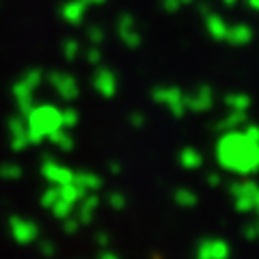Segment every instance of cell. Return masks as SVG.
<instances>
[{
	"instance_id": "1",
	"label": "cell",
	"mask_w": 259,
	"mask_h": 259,
	"mask_svg": "<svg viewBox=\"0 0 259 259\" xmlns=\"http://www.w3.org/2000/svg\"><path fill=\"white\" fill-rule=\"evenodd\" d=\"M221 166L238 175H250L259 168V127L246 125L244 130H227L216 145Z\"/></svg>"
},
{
	"instance_id": "2",
	"label": "cell",
	"mask_w": 259,
	"mask_h": 259,
	"mask_svg": "<svg viewBox=\"0 0 259 259\" xmlns=\"http://www.w3.org/2000/svg\"><path fill=\"white\" fill-rule=\"evenodd\" d=\"M26 125L30 134V143L50 139L56 130L65 127L63 123V110L54 106H32L26 112Z\"/></svg>"
},
{
	"instance_id": "3",
	"label": "cell",
	"mask_w": 259,
	"mask_h": 259,
	"mask_svg": "<svg viewBox=\"0 0 259 259\" xmlns=\"http://www.w3.org/2000/svg\"><path fill=\"white\" fill-rule=\"evenodd\" d=\"M231 197L238 212L259 214V186L255 182H242L231 186Z\"/></svg>"
},
{
	"instance_id": "4",
	"label": "cell",
	"mask_w": 259,
	"mask_h": 259,
	"mask_svg": "<svg viewBox=\"0 0 259 259\" xmlns=\"http://www.w3.org/2000/svg\"><path fill=\"white\" fill-rule=\"evenodd\" d=\"M39 80H41V74L35 69V71H28L26 76H24L18 87H15V97H18V106L20 110L26 115V112L35 106V102H32V95H35L37 91V84H39Z\"/></svg>"
},
{
	"instance_id": "5",
	"label": "cell",
	"mask_w": 259,
	"mask_h": 259,
	"mask_svg": "<svg viewBox=\"0 0 259 259\" xmlns=\"http://www.w3.org/2000/svg\"><path fill=\"white\" fill-rule=\"evenodd\" d=\"M153 97L158 100V104H162L166 110H171L175 117H182L186 110V95L180 91L177 87H160L153 91Z\"/></svg>"
},
{
	"instance_id": "6",
	"label": "cell",
	"mask_w": 259,
	"mask_h": 259,
	"mask_svg": "<svg viewBox=\"0 0 259 259\" xmlns=\"http://www.w3.org/2000/svg\"><path fill=\"white\" fill-rule=\"evenodd\" d=\"M48 80L52 82V87L56 89V93H59L63 100L71 102L78 95V82L69 74H63V71H52Z\"/></svg>"
},
{
	"instance_id": "7",
	"label": "cell",
	"mask_w": 259,
	"mask_h": 259,
	"mask_svg": "<svg viewBox=\"0 0 259 259\" xmlns=\"http://www.w3.org/2000/svg\"><path fill=\"white\" fill-rule=\"evenodd\" d=\"M41 173L48 182H52L54 186H63V184H69L74 173L69 168H65L63 164H59L56 160H46L44 166H41Z\"/></svg>"
},
{
	"instance_id": "8",
	"label": "cell",
	"mask_w": 259,
	"mask_h": 259,
	"mask_svg": "<svg viewBox=\"0 0 259 259\" xmlns=\"http://www.w3.org/2000/svg\"><path fill=\"white\" fill-rule=\"evenodd\" d=\"M93 84H95V89H97V93L100 95L110 97V95H115V91H117V76L106 67L97 69L95 76H93Z\"/></svg>"
},
{
	"instance_id": "9",
	"label": "cell",
	"mask_w": 259,
	"mask_h": 259,
	"mask_svg": "<svg viewBox=\"0 0 259 259\" xmlns=\"http://www.w3.org/2000/svg\"><path fill=\"white\" fill-rule=\"evenodd\" d=\"M11 231H13V238L18 240L20 244H30V242L37 240V227L30 221H24V218H13Z\"/></svg>"
},
{
	"instance_id": "10",
	"label": "cell",
	"mask_w": 259,
	"mask_h": 259,
	"mask_svg": "<svg viewBox=\"0 0 259 259\" xmlns=\"http://www.w3.org/2000/svg\"><path fill=\"white\" fill-rule=\"evenodd\" d=\"M227 255H229V246L223 240H205L199 246L197 259H227Z\"/></svg>"
},
{
	"instance_id": "11",
	"label": "cell",
	"mask_w": 259,
	"mask_h": 259,
	"mask_svg": "<svg viewBox=\"0 0 259 259\" xmlns=\"http://www.w3.org/2000/svg\"><path fill=\"white\" fill-rule=\"evenodd\" d=\"M212 106V91L207 87H201L197 91H192L190 95H186V108L194 110V112H201Z\"/></svg>"
},
{
	"instance_id": "12",
	"label": "cell",
	"mask_w": 259,
	"mask_h": 259,
	"mask_svg": "<svg viewBox=\"0 0 259 259\" xmlns=\"http://www.w3.org/2000/svg\"><path fill=\"white\" fill-rule=\"evenodd\" d=\"M117 30H119V37L123 39V41H125L130 48H134V46H139V44H141L139 28H136V24H134V20L130 18V15H123V18L119 20Z\"/></svg>"
},
{
	"instance_id": "13",
	"label": "cell",
	"mask_w": 259,
	"mask_h": 259,
	"mask_svg": "<svg viewBox=\"0 0 259 259\" xmlns=\"http://www.w3.org/2000/svg\"><path fill=\"white\" fill-rule=\"evenodd\" d=\"M87 0H71L61 9V15L65 22H71V24H78L80 20L84 18V11H87Z\"/></svg>"
},
{
	"instance_id": "14",
	"label": "cell",
	"mask_w": 259,
	"mask_h": 259,
	"mask_svg": "<svg viewBox=\"0 0 259 259\" xmlns=\"http://www.w3.org/2000/svg\"><path fill=\"white\" fill-rule=\"evenodd\" d=\"M250 37H253V32H250L248 26H229L225 35V41L233 46H242V44H248Z\"/></svg>"
},
{
	"instance_id": "15",
	"label": "cell",
	"mask_w": 259,
	"mask_h": 259,
	"mask_svg": "<svg viewBox=\"0 0 259 259\" xmlns=\"http://www.w3.org/2000/svg\"><path fill=\"white\" fill-rule=\"evenodd\" d=\"M205 26H207V30L212 32V37H216V39H223L225 41V35H227V24H225V20L221 18V15H216V13H209V18H205Z\"/></svg>"
},
{
	"instance_id": "16",
	"label": "cell",
	"mask_w": 259,
	"mask_h": 259,
	"mask_svg": "<svg viewBox=\"0 0 259 259\" xmlns=\"http://www.w3.org/2000/svg\"><path fill=\"white\" fill-rule=\"evenodd\" d=\"M180 162L184 168H199L201 162H203V156H201L197 149H184L180 156Z\"/></svg>"
},
{
	"instance_id": "17",
	"label": "cell",
	"mask_w": 259,
	"mask_h": 259,
	"mask_svg": "<svg viewBox=\"0 0 259 259\" xmlns=\"http://www.w3.org/2000/svg\"><path fill=\"white\" fill-rule=\"evenodd\" d=\"M227 106H229L231 110H236V112H246L248 110V97L246 95H229L227 97Z\"/></svg>"
},
{
	"instance_id": "18",
	"label": "cell",
	"mask_w": 259,
	"mask_h": 259,
	"mask_svg": "<svg viewBox=\"0 0 259 259\" xmlns=\"http://www.w3.org/2000/svg\"><path fill=\"white\" fill-rule=\"evenodd\" d=\"M175 201H177V203H180L182 207H192L194 203H197V197H194L190 190L182 188V190H177V192H175Z\"/></svg>"
},
{
	"instance_id": "19",
	"label": "cell",
	"mask_w": 259,
	"mask_h": 259,
	"mask_svg": "<svg viewBox=\"0 0 259 259\" xmlns=\"http://www.w3.org/2000/svg\"><path fill=\"white\" fill-rule=\"evenodd\" d=\"M164 3V7H166V11H180L182 7H186V5H190L192 0H162Z\"/></svg>"
},
{
	"instance_id": "20",
	"label": "cell",
	"mask_w": 259,
	"mask_h": 259,
	"mask_svg": "<svg viewBox=\"0 0 259 259\" xmlns=\"http://www.w3.org/2000/svg\"><path fill=\"white\" fill-rule=\"evenodd\" d=\"M246 236L250 238V240H255V238H259V218L255 223H250L248 227H246Z\"/></svg>"
},
{
	"instance_id": "21",
	"label": "cell",
	"mask_w": 259,
	"mask_h": 259,
	"mask_svg": "<svg viewBox=\"0 0 259 259\" xmlns=\"http://www.w3.org/2000/svg\"><path fill=\"white\" fill-rule=\"evenodd\" d=\"M248 5L253 7V9H257V11H259V0H248Z\"/></svg>"
},
{
	"instance_id": "22",
	"label": "cell",
	"mask_w": 259,
	"mask_h": 259,
	"mask_svg": "<svg viewBox=\"0 0 259 259\" xmlns=\"http://www.w3.org/2000/svg\"><path fill=\"white\" fill-rule=\"evenodd\" d=\"M223 3H227V5H233V3H236V0H223Z\"/></svg>"
},
{
	"instance_id": "23",
	"label": "cell",
	"mask_w": 259,
	"mask_h": 259,
	"mask_svg": "<svg viewBox=\"0 0 259 259\" xmlns=\"http://www.w3.org/2000/svg\"><path fill=\"white\" fill-rule=\"evenodd\" d=\"M87 3H104V0H87Z\"/></svg>"
}]
</instances>
